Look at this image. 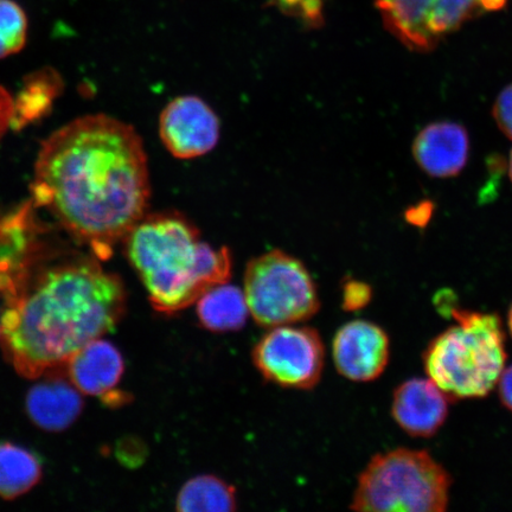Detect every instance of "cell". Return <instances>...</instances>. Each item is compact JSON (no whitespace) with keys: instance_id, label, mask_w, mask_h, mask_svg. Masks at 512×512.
Returning a JSON list of instances; mask_svg holds the SVG:
<instances>
[{"instance_id":"6da1fadb","label":"cell","mask_w":512,"mask_h":512,"mask_svg":"<svg viewBox=\"0 0 512 512\" xmlns=\"http://www.w3.org/2000/svg\"><path fill=\"white\" fill-rule=\"evenodd\" d=\"M31 192L72 238L99 260L110 258L149 204L143 140L105 114L75 119L42 143Z\"/></svg>"},{"instance_id":"7a4b0ae2","label":"cell","mask_w":512,"mask_h":512,"mask_svg":"<svg viewBox=\"0 0 512 512\" xmlns=\"http://www.w3.org/2000/svg\"><path fill=\"white\" fill-rule=\"evenodd\" d=\"M0 296L4 355L29 380L66 366L76 351L112 331L127 307L123 280L95 255L41 240L0 279Z\"/></svg>"},{"instance_id":"3957f363","label":"cell","mask_w":512,"mask_h":512,"mask_svg":"<svg viewBox=\"0 0 512 512\" xmlns=\"http://www.w3.org/2000/svg\"><path fill=\"white\" fill-rule=\"evenodd\" d=\"M123 242L153 309L163 315L187 309L209 288L232 277L229 249L203 242L198 229L181 214H145Z\"/></svg>"},{"instance_id":"277c9868","label":"cell","mask_w":512,"mask_h":512,"mask_svg":"<svg viewBox=\"0 0 512 512\" xmlns=\"http://www.w3.org/2000/svg\"><path fill=\"white\" fill-rule=\"evenodd\" d=\"M450 312L457 325L428 345L426 373L450 401L484 398L498 383L507 361L502 320L495 313Z\"/></svg>"},{"instance_id":"5b68a950","label":"cell","mask_w":512,"mask_h":512,"mask_svg":"<svg viewBox=\"0 0 512 512\" xmlns=\"http://www.w3.org/2000/svg\"><path fill=\"white\" fill-rule=\"evenodd\" d=\"M451 476L430 452L396 448L376 454L358 477L350 508L366 512H443Z\"/></svg>"},{"instance_id":"8992f818","label":"cell","mask_w":512,"mask_h":512,"mask_svg":"<svg viewBox=\"0 0 512 512\" xmlns=\"http://www.w3.org/2000/svg\"><path fill=\"white\" fill-rule=\"evenodd\" d=\"M243 292L249 313L264 328L298 324L319 310L315 281L303 262L272 251L249 262Z\"/></svg>"},{"instance_id":"52a82bcc","label":"cell","mask_w":512,"mask_h":512,"mask_svg":"<svg viewBox=\"0 0 512 512\" xmlns=\"http://www.w3.org/2000/svg\"><path fill=\"white\" fill-rule=\"evenodd\" d=\"M507 0H375L383 23L409 49L426 53L451 32Z\"/></svg>"},{"instance_id":"ba28073f","label":"cell","mask_w":512,"mask_h":512,"mask_svg":"<svg viewBox=\"0 0 512 512\" xmlns=\"http://www.w3.org/2000/svg\"><path fill=\"white\" fill-rule=\"evenodd\" d=\"M252 356L264 379L290 389L315 388L325 364L324 343L318 331L294 324L271 328L256 343Z\"/></svg>"},{"instance_id":"9c48e42d","label":"cell","mask_w":512,"mask_h":512,"mask_svg":"<svg viewBox=\"0 0 512 512\" xmlns=\"http://www.w3.org/2000/svg\"><path fill=\"white\" fill-rule=\"evenodd\" d=\"M220 132V120L213 108L195 95L178 96L160 114V138L178 159L207 155L219 143Z\"/></svg>"},{"instance_id":"30bf717a","label":"cell","mask_w":512,"mask_h":512,"mask_svg":"<svg viewBox=\"0 0 512 512\" xmlns=\"http://www.w3.org/2000/svg\"><path fill=\"white\" fill-rule=\"evenodd\" d=\"M332 354L338 373L345 379L374 381L388 366L389 337L379 325L367 320H352L337 331Z\"/></svg>"},{"instance_id":"8fae6325","label":"cell","mask_w":512,"mask_h":512,"mask_svg":"<svg viewBox=\"0 0 512 512\" xmlns=\"http://www.w3.org/2000/svg\"><path fill=\"white\" fill-rule=\"evenodd\" d=\"M43 380L29 390L25 407L37 427L48 432H61L72 426L82 413V393L60 367L44 374Z\"/></svg>"},{"instance_id":"7c38bea8","label":"cell","mask_w":512,"mask_h":512,"mask_svg":"<svg viewBox=\"0 0 512 512\" xmlns=\"http://www.w3.org/2000/svg\"><path fill=\"white\" fill-rule=\"evenodd\" d=\"M450 399L431 379L403 382L395 390L392 415L414 438H431L444 425Z\"/></svg>"},{"instance_id":"4fadbf2b","label":"cell","mask_w":512,"mask_h":512,"mask_svg":"<svg viewBox=\"0 0 512 512\" xmlns=\"http://www.w3.org/2000/svg\"><path fill=\"white\" fill-rule=\"evenodd\" d=\"M470 153V138L459 124L434 123L428 125L415 138L413 155L422 170L435 178H448L460 174Z\"/></svg>"},{"instance_id":"5bb4252c","label":"cell","mask_w":512,"mask_h":512,"mask_svg":"<svg viewBox=\"0 0 512 512\" xmlns=\"http://www.w3.org/2000/svg\"><path fill=\"white\" fill-rule=\"evenodd\" d=\"M64 367L69 380L82 394L107 399L108 395L114 398L125 362L112 343L99 338L76 351Z\"/></svg>"},{"instance_id":"9a60e30c","label":"cell","mask_w":512,"mask_h":512,"mask_svg":"<svg viewBox=\"0 0 512 512\" xmlns=\"http://www.w3.org/2000/svg\"><path fill=\"white\" fill-rule=\"evenodd\" d=\"M195 304L198 322L214 334L239 331L251 316L245 292L229 283L209 288Z\"/></svg>"},{"instance_id":"2e32d148","label":"cell","mask_w":512,"mask_h":512,"mask_svg":"<svg viewBox=\"0 0 512 512\" xmlns=\"http://www.w3.org/2000/svg\"><path fill=\"white\" fill-rule=\"evenodd\" d=\"M181 512H228L238 509L236 490L219 477L202 475L191 478L176 498Z\"/></svg>"},{"instance_id":"e0dca14e","label":"cell","mask_w":512,"mask_h":512,"mask_svg":"<svg viewBox=\"0 0 512 512\" xmlns=\"http://www.w3.org/2000/svg\"><path fill=\"white\" fill-rule=\"evenodd\" d=\"M42 465L35 454L10 443L0 444V497L15 499L40 482Z\"/></svg>"},{"instance_id":"ac0fdd59","label":"cell","mask_w":512,"mask_h":512,"mask_svg":"<svg viewBox=\"0 0 512 512\" xmlns=\"http://www.w3.org/2000/svg\"><path fill=\"white\" fill-rule=\"evenodd\" d=\"M29 19L16 0H0V60L21 53L28 42Z\"/></svg>"},{"instance_id":"d6986e66","label":"cell","mask_w":512,"mask_h":512,"mask_svg":"<svg viewBox=\"0 0 512 512\" xmlns=\"http://www.w3.org/2000/svg\"><path fill=\"white\" fill-rule=\"evenodd\" d=\"M57 83L50 78H37L32 81L24 93L15 101V118L21 114L23 120L35 119L43 111L48 110L51 99L56 94ZM15 120V119H14Z\"/></svg>"},{"instance_id":"ffe728a7","label":"cell","mask_w":512,"mask_h":512,"mask_svg":"<svg viewBox=\"0 0 512 512\" xmlns=\"http://www.w3.org/2000/svg\"><path fill=\"white\" fill-rule=\"evenodd\" d=\"M284 14L302 19L305 24L319 25L323 19V0H272Z\"/></svg>"},{"instance_id":"44dd1931","label":"cell","mask_w":512,"mask_h":512,"mask_svg":"<svg viewBox=\"0 0 512 512\" xmlns=\"http://www.w3.org/2000/svg\"><path fill=\"white\" fill-rule=\"evenodd\" d=\"M373 298V291L368 284L351 280L343 288V307L347 311H357L366 307Z\"/></svg>"},{"instance_id":"7402d4cb","label":"cell","mask_w":512,"mask_h":512,"mask_svg":"<svg viewBox=\"0 0 512 512\" xmlns=\"http://www.w3.org/2000/svg\"><path fill=\"white\" fill-rule=\"evenodd\" d=\"M494 118L501 131L512 140V85L504 88L494 106Z\"/></svg>"},{"instance_id":"603a6c76","label":"cell","mask_w":512,"mask_h":512,"mask_svg":"<svg viewBox=\"0 0 512 512\" xmlns=\"http://www.w3.org/2000/svg\"><path fill=\"white\" fill-rule=\"evenodd\" d=\"M14 119L15 99L3 86H0V142L10 126L14 124Z\"/></svg>"},{"instance_id":"cb8c5ba5","label":"cell","mask_w":512,"mask_h":512,"mask_svg":"<svg viewBox=\"0 0 512 512\" xmlns=\"http://www.w3.org/2000/svg\"><path fill=\"white\" fill-rule=\"evenodd\" d=\"M434 204L431 201H422L406 211V220L414 227L425 228L432 219Z\"/></svg>"},{"instance_id":"d4e9b609","label":"cell","mask_w":512,"mask_h":512,"mask_svg":"<svg viewBox=\"0 0 512 512\" xmlns=\"http://www.w3.org/2000/svg\"><path fill=\"white\" fill-rule=\"evenodd\" d=\"M499 398L505 408L512 412V366L503 370L501 377L498 381Z\"/></svg>"},{"instance_id":"484cf974","label":"cell","mask_w":512,"mask_h":512,"mask_svg":"<svg viewBox=\"0 0 512 512\" xmlns=\"http://www.w3.org/2000/svg\"><path fill=\"white\" fill-rule=\"evenodd\" d=\"M508 323H509V329H510V332H511V335H512V306H511V309L509 311Z\"/></svg>"},{"instance_id":"4316f807","label":"cell","mask_w":512,"mask_h":512,"mask_svg":"<svg viewBox=\"0 0 512 512\" xmlns=\"http://www.w3.org/2000/svg\"><path fill=\"white\" fill-rule=\"evenodd\" d=\"M509 175H510V178L512 181V151H511L510 162H509Z\"/></svg>"}]
</instances>
